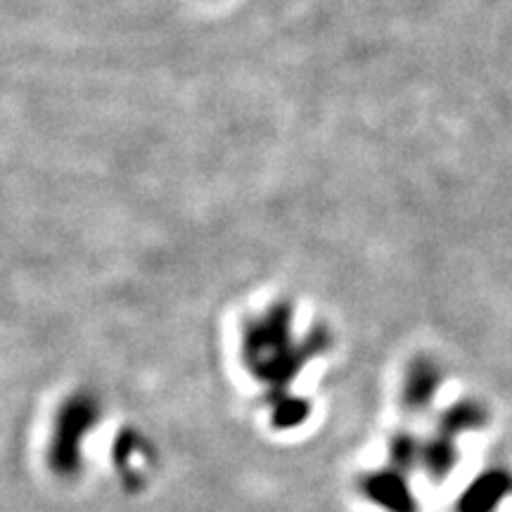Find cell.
<instances>
[{"label":"cell","mask_w":512,"mask_h":512,"mask_svg":"<svg viewBox=\"0 0 512 512\" xmlns=\"http://www.w3.org/2000/svg\"><path fill=\"white\" fill-rule=\"evenodd\" d=\"M512 494V472L494 467L479 475L460 498L458 512H494Z\"/></svg>","instance_id":"cell-1"},{"label":"cell","mask_w":512,"mask_h":512,"mask_svg":"<svg viewBox=\"0 0 512 512\" xmlns=\"http://www.w3.org/2000/svg\"><path fill=\"white\" fill-rule=\"evenodd\" d=\"M484 422H486L484 406H479V403H475V401H465L446 413L444 427L448 434H458L463 430H475V427H482Z\"/></svg>","instance_id":"cell-2"}]
</instances>
